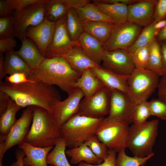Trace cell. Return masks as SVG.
Here are the masks:
<instances>
[{
	"label": "cell",
	"mask_w": 166,
	"mask_h": 166,
	"mask_svg": "<svg viewBox=\"0 0 166 166\" xmlns=\"http://www.w3.org/2000/svg\"><path fill=\"white\" fill-rule=\"evenodd\" d=\"M0 91L7 94L22 108L29 106L45 109L51 113L53 108L61 97L53 86L33 81L14 84L0 81Z\"/></svg>",
	"instance_id": "cell-1"
},
{
	"label": "cell",
	"mask_w": 166,
	"mask_h": 166,
	"mask_svg": "<svg viewBox=\"0 0 166 166\" xmlns=\"http://www.w3.org/2000/svg\"><path fill=\"white\" fill-rule=\"evenodd\" d=\"M81 74L74 70L61 57L45 58L37 69L31 70L28 78L49 86L56 85L69 94Z\"/></svg>",
	"instance_id": "cell-2"
},
{
	"label": "cell",
	"mask_w": 166,
	"mask_h": 166,
	"mask_svg": "<svg viewBox=\"0 0 166 166\" xmlns=\"http://www.w3.org/2000/svg\"><path fill=\"white\" fill-rule=\"evenodd\" d=\"M61 137L51 114L45 109L34 106L31 125L24 141L43 148L55 146Z\"/></svg>",
	"instance_id": "cell-3"
},
{
	"label": "cell",
	"mask_w": 166,
	"mask_h": 166,
	"mask_svg": "<svg viewBox=\"0 0 166 166\" xmlns=\"http://www.w3.org/2000/svg\"><path fill=\"white\" fill-rule=\"evenodd\" d=\"M104 117L93 118L76 114L59 128L61 137L69 148L77 147L96 134Z\"/></svg>",
	"instance_id": "cell-4"
},
{
	"label": "cell",
	"mask_w": 166,
	"mask_h": 166,
	"mask_svg": "<svg viewBox=\"0 0 166 166\" xmlns=\"http://www.w3.org/2000/svg\"><path fill=\"white\" fill-rule=\"evenodd\" d=\"M158 120L140 124H132L129 127L126 147L133 156L144 158L154 154L152 148L158 134Z\"/></svg>",
	"instance_id": "cell-5"
},
{
	"label": "cell",
	"mask_w": 166,
	"mask_h": 166,
	"mask_svg": "<svg viewBox=\"0 0 166 166\" xmlns=\"http://www.w3.org/2000/svg\"><path fill=\"white\" fill-rule=\"evenodd\" d=\"M159 76L145 69L136 68L129 76L127 95L135 105L148 99L157 88Z\"/></svg>",
	"instance_id": "cell-6"
},
{
	"label": "cell",
	"mask_w": 166,
	"mask_h": 166,
	"mask_svg": "<svg viewBox=\"0 0 166 166\" xmlns=\"http://www.w3.org/2000/svg\"><path fill=\"white\" fill-rule=\"evenodd\" d=\"M124 122L104 118L99 124L95 135L108 149L117 152L125 150L129 127Z\"/></svg>",
	"instance_id": "cell-7"
},
{
	"label": "cell",
	"mask_w": 166,
	"mask_h": 166,
	"mask_svg": "<svg viewBox=\"0 0 166 166\" xmlns=\"http://www.w3.org/2000/svg\"><path fill=\"white\" fill-rule=\"evenodd\" d=\"M142 27L128 21L116 25L106 42L105 51L117 49L128 50L133 44L142 31Z\"/></svg>",
	"instance_id": "cell-8"
},
{
	"label": "cell",
	"mask_w": 166,
	"mask_h": 166,
	"mask_svg": "<svg viewBox=\"0 0 166 166\" xmlns=\"http://www.w3.org/2000/svg\"><path fill=\"white\" fill-rule=\"evenodd\" d=\"M111 97V89L105 85L90 97L81 101L77 114L99 118L109 114Z\"/></svg>",
	"instance_id": "cell-9"
},
{
	"label": "cell",
	"mask_w": 166,
	"mask_h": 166,
	"mask_svg": "<svg viewBox=\"0 0 166 166\" xmlns=\"http://www.w3.org/2000/svg\"><path fill=\"white\" fill-rule=\"evenodd\" d=\"M33 109V106H29L23 110L21 117L12 127L5 140L0 143V161L2 160L7 151L24 141L30 128Z\"/></svg>",
	"instance_id": "cell-10"
},
{
	"label": "cell",
	"mask_w": 166,
	"mask_h": 166,
	"mask_svg": "<svg viewBox=\"0 0 166 166\" xmlns=\"http://www.w3.org/2000/svg\"><path fill=\"white\" fill-rule=\"evenodd\" d=\"M29 6L20 11H15L13 17L15 22L13 36L20 39L25 36L27 29L41 23L45 18L46 4L48 2Z\"/></svg>",
	"instance_id": "cell-11"
},
{
	"label": "cell",
	"mask_w": 166,
	"mask_h": 166,
	"mask_svg": "<svg viewBox=\"0 0 166 166\" xmlns=\"http://www.w3.org/2000/svg\"><path fill=\"white\" fill-rule=\"evenodd\" d=\"M66 15L55 22L53 38L46 53L45 58L63 57L74 48L79 46L77 41L70 37L66 28Z\"/></svg>",
	"instance_id": "cell-12"
},
{
	"label": "cell",
	"mask_w": 166,
	"mask_h": 166,
	"mask_svg": "<svg viewBox=\"0 0 166 166\" xmlns=\"http://www.w3.org/2000/svg\"><path fill=\"white\" fill-rule=\"evenodd\" d=\"M84 95L79 88H75L63 101H57L51 113L53 121L59 128L73 115L77 114Z\"/></svg>",
	"instance_id": "cell-13"
},
{
	"label": "cell",
	"mask_w": 166,
	"mask_h": 166,
	"mask_svg": "<svg viewBox=\"0 0 166 166\" xmlns=\"http://www.w3.org/2000/svg\"><path fill=\"white\" fill-rule=\"evenodd\" d=\"M110 108L108 118L128 124L134 123V114L136 105L127 94L111 89Z\"/></svg>",
	"instance_id": "cell-14"
},
{
	"label": "cell",
	"mask_w": 166,
	"mask_h": 166,
	"mask_svg": "<svg viewBox=\"0 0 166 166\" xmlns=\"http://www.w3.org/2000/svg\"><path fill=\"white\" fill-rule=\"evenodd\" d=\"M102 61V67L122 75L129 76L135 68L130 53L123 49L105 50Z\"/></svg>",
	"instance_id": "cell-15"
},
{
	"label": "cell",
	"mask_w": 166,
	"mask_h": 166,
	"mask_svg": "<svg viewBox=\"0 0 166 166\" xmlns=\"http://www.w3.org/2000/svg\"><path fill=\"white\" fill-rule=\"evenodd\" d=\"M55 25V22L50 21L45 18L40 24L28 27L25 33V36L35 43L45 58L47 50L53 38Z\"/></svg>",
	"instance_id": "cell-16"
},
{
	"label": "cell",
	"mask_w": 166,
	"mask_h": 166,
	"mask_svg": "<svg viewBox=\"0 0 166 166\" xmlns=\"http://www.w3.org/2000/svg\"><path fill=\"white\" fill-rule=\"evenodd\" d=\"M157 0H140L128 6V21L145 27L154 22V12Z\"/></svg>",
	"instance_id": "cell-17"
},
{
	"label": "cell",
	"mask_w": 166,
	"mask_h": 166,
	"mask_svg": "<svg viewBox=\"0 0 166 166\" xmlns=\"http://www.w3.org/2000/svg\"><path fill=\"white\" fill-rule=\"evenodd\" d=\"M90 69L105 86L127 94L128 90L127 81L129 76L118 74L104 68L102 66Z\"/></svg>",
	"instance_id": "cell-18"
},
{
	"label": "cell",
	"mask_w": 166,
	"mask_h": 166,
	"mask_svg": "<svg viewBox=\"0 0 166 166\" xmlns=\"http://www.w3.org/2000/svg\"><path fill=\"white\" fill-rule=\"evenodd\" d=\"M25 154L23 158L24 166H48L46 162L48 154L54 146L40 148L33 146L23 141L18 145Z\"/></svg>",
	"instance_id": "cell-19"
},
{
	"label": "cell",
	"mask_w": 166,
	"mask_h": 166,
	"mask_svg": "<svg viewBox=\"0 0 166 166\" xmlns=\"http://www.w3.org/2000/svg\"><path fill=\"white\" fill-rule=\"evenodd\" d=\"M20 39V48L16 53L27 63L31 70L38 68L45 59L37 46L30 39L23 36Z\"/></svg>",
	"instance_id": "cell-20"
},
{
	"label": "cell",
	"mask_w": 166,
	"mask_h": 166,
	"mask_svg": "<svg viewBox=\"0 0 166 166\" xmlns=\"http://www.w3.org/2000/svg\"><path fill=\"white\" fill-rule=\"evenodd\" d=\"M79 46L90 59L100 65L105 51L103 45L98 40L84 32L77 40Z\"/></svg>",
	"instance_id": "cell-21"
},
{
	"label": "cell",
	"mask_w": 166,
	"mask_h": 166,
	"mask_svg": "<svg viewBox=\"0 0 166 166\" xmlns=\"http://www.w3.org/2000/svg\"><path fill=\"white\" fill-rule=\"evenodd\" d=\"M63 57L74 70L81 74L87 69L101 66L89 58L79 46L74 48Z\"/></svg>",
	"instance_id": "cell-22"
},
{
	"label": "cell",
	"mask_w": 166,
	"mask_h": 166,
	"mask_svg": "<svg viewBox=\"0 0 166 166\" xmlns=\"http://www.w3.org/2000/svg\"><path fill=\"white\" fill-rule=\"evenodd\" d=\"M105 85L89 69L85 70L76 82L74 88H78L83 92L84 98L92 96Z\"/></svg>",
	"instance_id": "cell-23"
},
{
	"label": "cell",
	"mask_w": 166,
	"mask_h": 166,
	"mask_svg": "<svg viewBox=\"0 0 166 166\" xmlns=\"http://www.w3.org/2000/svg\"><path fill=\"white\" fill-rule=\"evenodd\" d=\"M84 32L91 35L103 45L109 39L115 25L104 21L81 22Z\"/></svg>",
	"instance_id": "cell-24"
},
{
	"label": "cell",
	"mask_w": 166,
	"mask_h": 166,
	"mask_svg": "<svg viewBox=\"0 0 166 166\" xmlns=\"http://www.w3.org/2000/svg\"><path fill=\"white\" fill-rule=\"evenodd\" d=\"M93 1L102 12L113 20L116 25L128 21V6L121 3L109 4L100 2L96 0Z\"/></svg>",
	"instance_id": "cell-25"
},
{
	"label": "cell",
	"mask_w": 166,
	"mask_h": 166,
	"mask_svg": "<svg viewBox=\"0 0 166 166\" xmlns=\"http://www.w3.org/2000/svg\"><path fill=\"white\" fill-rule=\"evenodd\" d=\"M65 153L70 158V163L73 164L84 162L97 165L103 162L98 159L90 148L84 143L77 147L67 149Z\"/></svg>",
	"instance_id": "cell-26"
},
{
	"label": "cell",
	"mask_w": 166,
	"mask_h": 166,
	"mask_svg": "<svg viewBox=\"0 0 166 166\" xmlns=\"http://www.w3.org/2000/svg\"><path fill=\"white\" fill-rule=\"evenodd\" d=\"M22 108L10 98L6 111L0 115V143L3 142L9 132L17 120V112Z\"/></svg>",
	"instance_id": "cell-27"
},
{
	"label": "cell",
	"mask_w": 166,
	"mask_h": 166,
	"mask_svg": "<svg viewBox=\"0 0 166 166\" xmlns=\"http://www.w3.org/2000/svg\"><path fill=\"white\" fill-rule=\"evenodd\" d=\"M4 65L6 74L10 75L17 73H24L28 77L30 75L31 69L15 52L13 51L5 53Z\"/></svg>",
	"instance_id": "cell-28"
},
{
	"label": "cell",
	"mask_w": 166,
	"mask_h": 166,
	"mask_svg": "<svg viewBox=\"0 0 166 166\" xmlns=\"http://www.w3.org/2000/svg\"><path fill=\"white\" fill-rule=\"evenodd\" d=\"M75 10L81 22L104 21L115 24L111 18L102 12L93 3L89 2Z\"/></svg>",
	"instance_id": "cell-29"
},
{
	"label": "cell",
	"mask_w": 166,
	"mask_h": 166,
	"mask_svg": "<svg viewBox=\"0 0 166 166\" xmlns=\"http://www.w3.org/2000/svg\"><path fill=\"white\" fill-rule=\"evenodd\" d=\"M66 147L65 140L61 137L47 156L48 164H52L54 166H71L66 156Z\"/></svg>",
	"instance_id": "cell-30"
},
{
	"label": "cell",
	"mask_w": 166,
	"mask_h": 166,
	"mask_svg": "<svg viewBox=\"0 0 166 166\" xmlns=\"http://www.w3.org/2000/svg\"><path fill=\"white\" fill-rule=\"evenodd\" d=\"M149 57L146 69L156 73L159 76L164 74L160 44L155 38L149 44Z\"/></svg>",
	"instance_id": "cell-31"
},
{
	"label": "cell",
	"mask_w": 166,
	"mask_h": 166,
	"mask_svg": "<svg viewBox=\"0 0 166 166\" xmlns=\"http://www.w3.org/2000/svg\"><path fill=\"white\" fill-rule=\"evenodd\" d=\"M66 16V28L69 35L72 40L77 41L84 32L82 22L74 10L68 9Z\"/></svg>",
	"instance_id": "cell-32"
},
{
	"label": "cell",
	"mask_w": 166,
	"mask_h": 166,
	"mask_svg": "<svg viewBox=\"0 0 166 166\" xmlns=\"http://www.w3.org/2000/svg\"><path fill=\"white\" fill-rule=\"evenodd\" d=\"M68 10L63 0H49L46 4L45 18L55 22L66 14Z\"/></svg>",
	"instance_id": "cell-33"
},
{
	"label": "cell",
	"mask_w": 166,
	"mask_h": 166,
	"mask_svg": "<svg viewBox=\"0 0 166 166\" xmlns=\"http://www.w3.org/2000/svg\"><path fill=\"white\" fill-rule=\"evenodd\" d=\"M158 32L154 29L152 23L141 31L133 44L127 50L132 53L138 48L148 45L156 38Z\"/></svg>",
	"instance_id": "cell-34"
},
{
	"label": "cell",
	"mask_w": 166,
	"mask_h": 166,
	"mask_svg": "<svg viewBox=\"0 0 166 166\" xmlns=\"http://www.w3.org/2000/svg\"><path fill=\"white\" fill-rule=\"evenodd\" d=\"M154 154L144 158L133 156H129L125 152V150L118 153L116 160V166H143Z\"/></svg>",
	"instance_id": "cell-35"
},
{
	"label": "cell",
	"mask_w": 166,
	"mask_h": 166,
	"mask_svg": "<svg viewBox=\"0 0 166 166\" xmlns=\"http://www.w3.org/2000/svg\"><path fill=\"white\" fill-rule=\"evenodd\" d=\"M84 144L102 161L107 157L109 155L108 148L104 143L98 140L95 134L85 141Z\"/></svg>",
	"instance_id": "cell-36"
},
{
	"label": "cell",
	"mask_w": 166,
	"mask_h": 166,
	"mask_svg": "<svg viewBox=\"0 0 166 166\" xmlns=\"http://www.w3.org/2000/svg\"><path fill=\"white\" fill-rule=\"evenodd\" d=\"M130 54L135 68H146L149 57V44L137 48Z\"/></svg>",
	"instance_id": "cell-37"
},
{
	"label": "cell",
	"mask_w": 166,
	"mask_h": 166,
	"mask_svg": "<svg viewBox=\"0 0 166 166\" xmlns=\"http://www.w3.org/2000/svg\"><path fill=\"white\" fill-rule=\"evenodd\" d=\"M151 115L148 102L143 101L136 105L134 114V123L136 124L143 123Z\"/></svg>",
	"instance_id": "cell-38"
},
{
	"label": "cell",
	"mask_w": 166,
	"mask_h": 166,
	"mask_svg": "<svg viewBox=\"0 0 166 166\" xmlns=\"http://www.w3.org/2000/svg\"><path fill=\"white\" fill-rule=\"evenodd\" d=\"M148 104L151 115L166 119V103L158 98L152 99Z\"/></svg>",
	"instance_id": "cell-39"
},
{
	"label": "cell",
	"mask_w": 166,
	"mask_h": 166,
	"mask_svg": "<svg viewBox=\"0 0 166 166\" xmlns=\"http://www.w3.org/2000/svg\"><path fill=\"white\" fill-rule=\"evenodd\" d=\"M15 22V19L14 17L0 18V39L13 36V28Z\"/></svg>",
	"instance_id": "cell-40"
},
{
	"label": "cell",
	"mask_w": 166,
	"mask_h": 166,
	"mask_svg": "<svg viewBox=\"0 0 166 166\" xmlns=\"http://www.w3.org/2000/svg\"><path fill=\"white\" fill-rule=\"evenodd\" d=\"M48 0H6L16 12L20 11L29 6L44 2Z\"/></svg>",
	"instance_id": "cell-41"
},
{
	"label": "cell",
	"mask_w": 166,
	"mask_h": 166,
	"mask_svg": "<svg viewBox=\"0 0 166 166\" xmlns=\"http://www.w3.org/2000/svg\"><path fill=\"white\" fill-rule=\"evenodd\" d=\"M166 18V0H157L155 7L154 22H158Z\"/></svg>",
	"instance_id": "cell-42"
},
{
	"label": "cell",
	"mask_w": 166,
	"mask_h": 166,
	"mask_svg": "<svg viewBox=\"0 0 166 166\" xmlns=\"http://www.w3.org/2000/svg\"><path fill=\"white\" fill-rule=\"evenodd\" d=\"M14 36L0 39V52L6 53L13 51L17 45V42Z\"/></svg>",
	"instance_id": "cell-43"
},
{
	"label": "cell",
	"mask_w": 166,
	"mask_h": 166,
	"mask_svg": "<svg viewBox=\"0 0 166 166\" xmlns=\"http://www.w3.org/2000/svg\"><path fill=\"white\" fill-rule=\"evenodd\" d=\"M109 155L101 163L97 165L90 164L84 162L79 163L77 166H116V160L117 152L109 149Z\"/></svg>",
	"instance_id": "cell-44"
},
{
	"label": "cell",
	"mask_w": 166,
	"mask_h": 166,
	"mask_svg": "<svg viewBox=\"0 0 166 166\" xmlns=\"http://www.w3.org/2000/svg\"><path fill=\"white\" fill-rule=\"evenodd\" d=\"M5 81L14 84H17L23 83L31 82L33 81L30 80L24 73H17L5 77Z\"/></svg>",
	"instance_id": "cell-45"
},
{
	"label": "cell",
	"mask_w": 166,
	"mask_h": 166,
	"mask_svg": "<svg viewBox=\"0 0 166 166\" xmlns=\"http://www.w3.org/2000/svg\"><path fill=\"white\" fill-rule=\"evenodd\" d=\"M15 11L6 0H0V17L2 18H13Z\"/></svg>",
	"instance_id": "cell-46"
},
{
	"label": "cell",
	"mask_w": 166,
	"mask_h": 166,
	"mask_svg": "<svg viewBox=\"0 0 166 166\" xmlns=\"http://www.w3.org/2000/svg\"><path fill=\"white\" fill-rule=\"evenodd\" d=\"M157 88L158 98L166 103V74L161 76Z\"/></svg>",
	"instance_id": "cell-47"
},
{
	"label": "cell",
	"mask_w": 166,
	"mask_h": 166,
	"mask_svg": "<svg viewBox=\"0 0 166 166\" xmlns=\"http://www.w3.org/2000/svg\"><path fill=\"white\" fill-rule=\"evenodd\" d=\"M68 9L75 10L90 2L89 0H63Z\"/></svg>",
	"instance_id": "cell-48"
},
{
	"label": "cell",
	"mask_w": 166,
	"mask_h": 166,
	"mask_svg": "<svg viewBox=\"0 0 166 166\" xmlns=\"http://www.w3.org/2000/svg\"><path fill=\"white\" fill-rule=\"evenodd\" d=\"M160 45L164 74H166V41H158Z\"/></svg>",
	"instance_id": "cell-49"
},
{
	"label": "cell",
	"mask_w": 166,
	"mask_h": 166,
	"mask_svg": "<svg viewBox=\"0 0 166 166\" xmlns=\"http://www.w3.org/2000/svg\"><path fill=\"white\" fill-rule=\"evenodd\" d=\"M15 155L17 160L12 163L10 166H24L22 160L25 154L23 151L20 148L17 149L15 151Z\"/></svg>",
	"instance_id": "cell-50"
},
{
	"label": "cell",
	"mask_w": 166,
	"mask_h": 166,
	"mask_svg": "<svg viewBox=\"0 0 166 166\" xmlns=\"http://www.w3.org/2000/svg\"><path fill=\"white\" fill-rule=\"evenodd\" d=\"M97 1L106 4L121 3L127 6L131 5L140 1V0H96Z\"/></svg>",
	"instance_id": "cell-51"
},
{
	"label": "cell",
	"mask_w": 166,
	"mask_h": 166,
	"mask_svg": "<svg viewBox=\"0 0 166 166\" xmlns=\"http://www.w3.org/2000/svg\"><path fill=\"white\" fill-rule=\"evenodd\" d=\"M6 73L4 57L3 56V53L0 52V81L5 77Z\"/></svg>",
	"instance_id": "cell-52"
},
{
	"label": "cell",
	"mask_w": 166,
	"mask_h": 166,
	"mask_svg": "<svg viewBox=\"0 0 166 166\" xmlns=\"http://www.w3.org/2000/svg\"><path fill=\"white\" fill-rule=\"evenodd\" d=\"M152 24L154 29L159 32L166 26V18L158 22H154Z\"/></svg>",
	"instance_id": "cell-53"
},
{
	"label": "cell",
	"mask_w": 166,
	"mask_h": 166,
	"mask_svg": "<svg viewBox=\"0 0 166 166\" xmlns=\"http://www.w3.org/2000/svg\"><path fill=\"white\" fill-rule=\"evenodd\" d=\"M156 38L158 41H166V26L159 32Z\"/></svg>",
	"instance_id": "cell-54"
},
{
	"label": "cell",
	"mask_w": 166,
	"mask_h": 166,
	"mask_svg": "<svg viewBox=\"0 0 166 166\" xmlns=\"http://www.w3.org/2000/svg\"><path fill=\"white\" fill-rule=\"evenodd\" d=\"M9 100L0 102V115L3 113L6 110L8 106Z\"/></svg>",
	"instance_id": "cell-55"
},
{
	"label": "cell",
	"mask_w": 166,
	"mask_h": 166,
	"mask_svg": "<svg viewBox=\"0 0 166 166\" xmlns=\"http://www.w3.org/2000/svg\"><path fill=\"white\" fill-rule=\"evenodd\" d=\"M10 98L7 94L0 91V102L8 100Z\"/></svg>",
	"instance_id": "cell-56"
},
{
	"label": "cell",
	"mask_w": 166,
	"mask_h": 166,
	"mask_svg": "<svg viewBox=\"0 0 166 166\" xmlns=\"http://www.w3.org/2000/svg\"><path fill=\"white\" fill-rule=\"evenodd\" d=\"M0 166H3L2 160L0 161Z\"/></svg>",
	"instance_id": "cell-57"
},
{
	"label": "cell",
	"mask_w": 166,
	"mask_h": 166,
	"mask_svg": "<svg viewBox=\"0 0 166 166\" xmlns=\"http://www.w3.org/2000/svg\"><path fill=\"white\" fill-rule=\"evenodd\" d=\"M49 166H54L52 164H50L49 165Z\"/></svg>",
	"instance_id": "cell-58"
}]
</instances>
